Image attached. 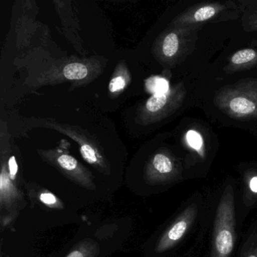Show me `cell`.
<instances>
[{"mask_svg": "<svg viewBox=\"0 0 257 257\" xmlns=\"http://www.w3.org/2000/svg\"><path fill=\"white\" fill-rule=\"evenodd\" d=\"M214 103L231 118H257V77L242 79L220 88L215 96Z\"/></svg>", "mask_w": 257, "mask_h": 257, "instance_id": "6da1fadb", "label": "cell"}, {"mask_svg": "<svg viewBox=\"0 0 257 257\" xmlns=\"http://www.w3.org/2000/svg\"><path fill=\"white\" fill-rule=\"evenodd\" d=\"M64 75L68 79H82L88 75V69L84 64L72 63L64 67Z\"/></svg>", "mask_w": 257, "mask_h": 257, "instance_id": "9a60e30c", "label": "cell"}, {"mask_svg": "<svg viewBox=\"0 0 257 257\" xmlns=\"http://www.w3.org/2000/svg\"><path fill=\"white\" fill-rule=\"evenodd\" d=\"M100 246L98 243L89 239L79 241L66 257H98Z\"/></svg>", "mask_w": 257, "mask_h": 257, "instance_id": "8fae6325", "label": "cell"}, {"mask_svg": "<svg viewBox=\"0 0 257 257\" xmlns=\"http://www.w3.org/2000/svg\"><path fill=\"white\" fill-rule=\"evenodd\" d=\"M235 241L234 191L225 187L215 217L211 257H230Z\"/></svg>", "mask_w": 257, "mask_h": 257, "instance_id": "7a4b0ae2", "label": "cell"}, {"mask_svg": "<svg viewBox=\"0 0 257 257\" xmlns=\"http://www.w3.org/2000/svg\"><path fill=\"white\" fill-rule=\"evenodd\" d=\"M80 153L82 158L90 165H94L98 168L103 172H108L105 166L104 162L102 160L100 155L96 152L91 146L88 144H82L81 146Z\"/></svg>", "mask_w": 257, "mask_h": 257, "instance_id": "4fadbf2b", "label": "cell"}, {"mask_svg": "<svg viewBox=\"0 0 257 257\" xmlns=\"http://www.w3.org/2000/svg\"><path fill=\"white\" fill-rule=\"evenodd\" d=\"M126 86V80L122 76L113 78L109 84V89L111 92H117L124 89Z\"/></svg>", "mask_w": 257, "mask_h": 257, "instance_id": "d6986e66", "label": "cell"}, {"mask_svg": "<svg viewBox=\"0 0 257 257\" xmlns=\"http://www.w3.org/2000/svg\"><path fill=\"white\" fill-rule=\"evenodd\" d=\"M186 141L191 148L195 150L201 157H204V140L199 132L195 130L189 131L186 134Z\"/></svg>", "mask_w": 257, "mask_h": 257, "instance_id": "2e32d148", "label": "cell"}, {"mask_svg": "<svg viewBox=\"0 0 257 257\" xmlns=\"http://www.w3.org/2000/svg\"><path fill=\"white\" fill-rule=\"evenodd\" d=\"M197 213L198 205L196 203L186 207L162 234L156 245V252L162 253L175 246L192 226Z\"/></svg>", "mask_w": 257, "mask_h": 257, "instance_id": "5b68a950", "label": "cell"}, {"mask_svg": "<svg viewBox=\"0 0 257 257\" xmlns=\"http://www.w3.org/2000/svg\"><path fill=\"white\" fill-rule=\"evenodd\" d=\"M201 27H175L165 34L161 43L162 56L171 63L183 61L195 49Z\"/></svg>", "mask_w": 257, "mask_h": 257, "instance_id": "277c9868", "label": "cell"}, {"mask_svg": "<svg viewBox=\"0 0 257 257\" xmlns=\"http://www.w3.org/2000/svg\"><path fill=\"white\" fill-rule=\"evenodd\" d=\"M249 5L241 6L243 28L246 31H257V2L247 3Z\"/></svg>", "mask_w": 257, "mask_h": 257, "instance_id": "7c38bea8", "label": "cell"}, {"mask_svg": "<svg viewBox=\"0 0 257 257\" xmlns=\"http://www.w3.org/2000/svg\"><path fill=\"white\" fill-rule=\"evenodd\" d=\"M54 164L65 174L66 177L76 184L88 190H95L93 176L82 165H79L73 156L67 154L59 155L57 156Z\"/></svg>", "mask_w": 257, "mask_h": 257, "instance_id": "ba28073f", "label": "cell"}, {"mask_svg": "<svg viewBox=\"0 0 257 257\" xmlns=\"http://www.w3.org/2000/svg\"><path fill=\"white\" fill-rule=\"evenodd\" d=\"M147 87L153 95H163L170 91L169 82L165 78L155 76L147 81Z\"/></svg>", "mask_w": 257, "mask_h": 257, "instance_id": "5bb4252c", "label": "cell"}, {"mask_svg": "<svg viewBox=\"0 0 257 257\" xmlns=\"http://www.w3.org/2000/svg\"><path fill=\"white\" fill-rule=\"evenodd\" d=\"M9 174L11 180L20 187V177H19V168L16 161V156H12L7 162Z\"/></svg>", "mask_w": 257, "mask_h": 257, "instance_id": "e0dca14e", "label": "cell"}, {"mask_svg": "<svg viewBox=\"0 0 257 257\" xmlns=\"http://www.w3.org/2000/svg\"><path fill=\"white\" fill-rule=\"evenodd\" d=\"M246 188L251 196H257V172L251 173L246 177Z\"/></svg>", "mask_w": 257, "mask_h": 257, "instance_id": "ac0fdd59", "label": "cell"}, {"mask_svg": "<svg viewBox=\"0 0 257 257\" xmlns=\"http://www.w3.org/2000/svg\"><path fill=\"white\" fill-rule=\"evenodd\" d=\"M25 189L31 201L37 205L48 210H61L64 208L62 200L49 189L31 184L26 185Z\"/></svg>", "mask_w": 257, "mask_h": 257, "instance_id": "9c48e42d", "label": "cell"}, {"mask_svg": "<svg viewBox=\"0 0 257 257\" xmlns=\"http://www.w3.org/2000/svg\"><path fill=\"white\" fill-rule=\"evenodd\" d=\"M186 91L183 84H178L173 90L163 95H153L146 103L149 113L155 117H163L177 110L186 97Z\"/></svg>", "mask_w": 257, "mask_h": 257, "instance_id": "52a82bcc", "label": "cell"}, {"mask_svg": "<svg viewBox=\"0 0 257 257\" xmlns=\"http://www.w3.org/2000/svg\"><path fill=\"white\" fill-rule=\"evenodd\" d=\"M257 66V49H240L233 54L228 64L224 68V71L227 73H234L242 70H248Z\"/></svg>", "mask_w": 257, "mask_h": 257, "instance_id": "30bf717a", "label": "cell"}, {"mask_svg": "<svg viewBox=\"0 0 257 257\" xmlns=\"http://www.w3.org/2000/svg\"><path fill=\"white\" fill-rule=\"evenodd\" d=\"M241 6L232 1L196 4L183 12L174 22L175 27H201L207 23L225 22L237 19Z\"/></svg>", "mask_w": 257, "mask_h": 257, "instance_id": "3957f363", "label": "cell"}, {"mask_svg": "<svg viewBox=\"0 0 257 257\" xmlns=\"http://www.w3.org/2000/svg\"><path fill=\"white\" fill-rule=\"evenodd\" d=\"M246 257H257V245L251 250Z\"/></svg>", "mask_w": 257, "mask_h": 257, "instance_id": "ffe728a7", "label": "cell"}, {"mask_svg": "<svg viewBox=\"0 0 257 257\" xmlns=\"http://www.w3.org/2000/svg\"><path fill=\"white\" fill-rule=\"evenodd\" d=\"M178 167L174 159L159 153L153 156L146 171V180L152 185L162 184L175 180L179 174Z\"/></svg>", "mask_w": 257, "mask_h": 257, "instance_id": "8992f818", "label": "cell"}]
</instances>
